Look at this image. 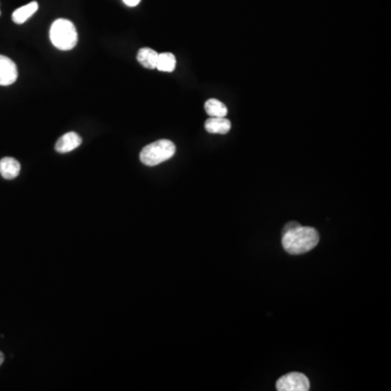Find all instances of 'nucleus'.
Segmentation results:
<instances>
[{
  "mask_svg": "<svg viewBox=\"0 0 391 391\" xmlns=\"http://www.w3.org/2000/svg\"><path fill=\"white\" fill-rule=\"evenodd\" d=\"M320 235L313 227L299 226L283 233L281 244L283 249L292 255H303L318 246Z\"/></svg>",
  "mask_w": 391,
  "mask_h": 391,
  "instance_id": "1",
  "label": "nucleus"
},
{
  "mask_svg": "<svg viewBox=\"0 0 391 391\" xmlns=\"http://www.w3.org/2000/svg\"><path fill=\"white\" fill-rule=\"evenodd\" d=\"M50 40L58 49H73L77 42V31L75 25L66 18L55 20L50 27Z\"/></svg>",
  "mask_w": 391,
  "mask_h": 391,
  "instance_id": "2",
  "label": "nucleus"
},
{
  "mask_svg": "<svg viewBox=\"0 0 391 391\" xmlns=\"http://www.w3.org/2000/svg\"><path fill=\"white\" fill-rule=\"evenodd\" d=\"M175 144L168 140H160L149 144L142 150L140 157L144 166H155L171 159L175 153Z\"/></svg>",
  "mask_w": 391,
  "mask_h": 391,
  "instance_id": "3",
  "label": "nucleus"
},
{
  "mask_svg": "<svg viewBox=\"0 0 391 391\" xmlns=\"http://www.w3.org/2000/svg\"><path fill=\"white\" fill-rule=\"evenodd\" d=\"M276 388L279 391H307L310 390V381L305 374L292 372L281 376L276 383Z\"/></svg>",
  "mask_w": 391,
  "mask_h": 391,
  "instance_id": "4",
  "label": "nucleus"
},
{
  "mask_svg": "<svg viewBox=\"0 0 391 391\" xmlns=\"http://www.w3.org/2000/svg\"><path fill=\"white\" fill-rule=\"evenodd\" d=\"M18 79V68L16 63L8 57L0 55V85L9 86Z\"/></svg>",
  "mask_w": 391,
  "mask_h": 391,
  "instance_id": "5",
  "label": "nucleus"
},
{
  "mask_svg": "<svg viewBox=\"0 0 391 391\" xmlns=\"http://www.w3.org/2000/svg\"><path fill=\"white\" fill-rule=\"evenodd\" d=\"M81 144V137L75 131H68L59 138L55 144V150L60 153H71Z\"/></svg>",
  "mask_w": 391,
  "mask_h": 391,
  "instance_id": "6",
  "label": "nucleus"
},
{
  "mask_svg": "<svg viewBox=\"0 0 391 391\" xmlns=\"http://www.w3.org/2000/svg\"><path fill=\"white\" fill-rule=\"evenodd\" d=\"M21 171V164L14 157H5L0 160V174L5 179H14Z\"/></svg>",
  "mask_w": 391,
  "mask_h": 391,
  "instance_id": "7",
  "label": "nucleus"
},
{
  "mask_svg": "<svg viewBox=\"0 0 391 391\" xmlns=\"http://www.w3.org/2000/svg\"><path fill=\"white\" fill-rule=\"evenodd\" d=\"M205 129L211 134H227L231 129V123L229 120L224 118H207L205 124Z\"/></svg>",
  "mask_w": 391,
  "mask_h": 391,
  "instance_id": "8",
  "label": "nucleus"
},
{
  "mask_svg": "<svg viewBox=\"0 0 391 391\" xmlns=\"http://www.w3.org/2000/svg\"><path fill=\"white\" fill-rule=\"evenodd\" d=\"M157 57L159 53L151 48H142L137 53V60L142 66L147 68H157Z\"/></svg>",
  "mask_w": 391,
  "mask_h": 391,
  "instance_id": "9",
  "label": "nucleus"
},
{
  "mask_svg": "<svg viewBox=\"0 0 391 391\" xmlns=\"http://www.w3.org/2000/svg\"><path fill=\"white\" fill-rule=\"evenodd\" d=\"M38 10V3L31 1L29 5H23L21 8L16 9L12 14V20L14 23L22 24L27 22L33 14Z\"/></svg>",
  "mask_w": 391,
  "mask_h": 391,
  "instance_id": "10",
  "label": "nucleus"
},
{
  "mask_svg": "<svg viewBox=\"0 0 391 391\" xmlns=\"http://www.w3.org/2000/svg\"><path fill=\"white\" fill-rule=\"evenodd\" d=\"M205 111L212 118H224L227 114V108L218 99H209L205 105Z\"/></svg>",
  "mask_w": 391,
  "mask_h": 391,
  "instance_id": "11",
  "label": "nucleus"
},
{
  "mask_svg": "<svg viewBox=\"0 0 391 391\" xmlns=\"http://www.w3.org/2000/svg\"><path fill=\"white\" fill-rule=\"evenodd\" d=\"M176 66V59L173 53H159L157 68L161 72H173Z\"/></svg>",
  "mask_w": 391,
  "mask_h": 391,
  "instance_id": "12",
  "label": "nucleus"
},
{
  "mask_svg": "<svg viewBox=\"0 0 391 391\" xmlns=\"http://www.w3.org/2000/svg\"><path fill=\"white\" fill-rule=\"evenodd\" d=\"M299 226L301 225H300L298 222H294V220H292V222H289V223L286 224L285 227H283V233H286V231H292V229H297V227H299Z\"/></svg>",
  "mask_w": 391,
  "mask_h": 391,
  "instance_id": "13",
  "label": "nucleus"
},
{
  "mask_svg": "<svg viewBox=\"0 0 391 391\" xmlns=\"http://www.w3.org/2000/svg\"><path fill=\"white\" fill-rule=\"evenodd\" d=\"M123 1L129 7H136L140 3V0H123Z\"/></svg>",
  "mask_w": 391,
  "mask_h": 391,
  "instance_id": "14",
  "label": "nucleus"
},
{
  "mask_svg": "<svg viewBox=\"0 0 391 391\" xmlns=\"http://www.w3.org/2000/svg\"><path fill=\"white\" fill-rule=\"evenodd\" d=\"M5 357H3V352H0V365L3 364Z\"/></svg>",
  "mask_w": 391,
  "mask_h": 391,
  "instance_id": "15",
  "label": "nucleus"
}]
</instances>
